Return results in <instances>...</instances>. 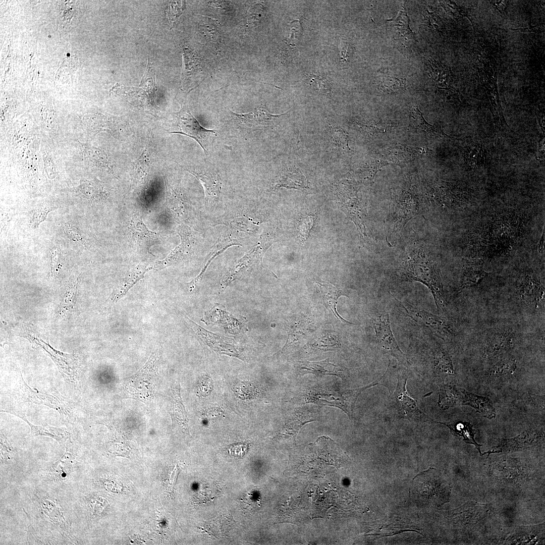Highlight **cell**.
Returning <instances> with one entry per match:
<instances>
[{"label": "cell", "instance_id": "6da1fadb", "mask_svg": "<svg viewBox=\"0 0 545 545\" xmlns=\"http://www.w3.org/2000/svg\"><path fill=\"white\" fill-rule=\"evenodd\" d=\"M401 269L404 280L422 283L432 293L438 309L445 310L446 302L439 271L424 250L418 248L408 252Z\"/></svg>", "mask_w": 545, "mask_h": 545}, {"label": "cell", "instance_id": "ffe728a7", "mask_svg": "<svg viewBox=\"0 0 545 545\" xmlns=\"http://www.w3.org/2000/svg\"><path fill=\"white\" fill-rule=\"evenodd\" d=\"M319 291L321 294L323 304L326 308L331 311L334 316L344 323H351L346 320L337 312L336 306L338 298L342 296H346L342 290L332 284L317 282Z\"/></svg>", "mask_w": 545, "mask_h": 545}, {"label": "cell", "instance_id": "7c38bea8", "mask_svg": "<svg viewBox=\"0 0 545 545\" xmlns=\"http://www.w3.org/2000/svg\"><path fill=\"white\" fill-rule=\"evenodd\" d=\"M455 405H468L477 412L491 419L495 417V411L490 400L486 397L470 393L463 389L457 388Z\"/></svg>", "mask_w": 545, "mask_h": 545}, {"label": "cell", "instance_id": "7dc6e473", "mask_svg": "<svg viewBox=\"0 0 545 545\" xmlns=\"http://www.w3.org/2000/svg\"><path fill=\"white\" fill-rule=\"evenodd\" d=\"M311 217L310 216L306 217L300 225L301 226L300 232L304 233L303 235H306L305 233H307L311 228L312 219Z\"/></svg>", "mask_w": 545, "mask_h": 545}, {"label": "cell", "instance_id": "8d00e7d4", "mask_svg": "<svg viewBox=\"0 0 545 545\" xmlns=\"http://www.w3.org/2000/svg\"><path fill=\"white\" fill-rule=\"evenodd\" d=\"M87 156L96 165L110 169L106 154L101 150L88 144H83Z\"/></svg>", "mask_w": 545, "mask_h": 545}, {"label": "cell", "instance_id": "52a82bcc", "mask_svg": "<svg viewBox=\"0 0 545 545\" xmlns=\"http://www.w3.org/2000/svg\"><path fill=\"white\" fill-rule=\"evenodd\" d=\"M375 336L380 348L404 365L408 361L400 349L391 330L388 312L380 313L372 319Z\"/></svg>", "mask_w": 545, "mask_h": 545}, {"label": "cell", "instance_id": "3957f363", "mask_svg": "<svg viewBox=\"0 0 545 545\" xmlns=\"http://www.w3.org/2000/svg\"><path fill=\"white\" fill-rule=\"evenodd\" d=\"M157 361V353H152L144 365L126 380L125 390L132 398L143 402L153 398L158 379Z\"/></svg>", "mask_w": 545, "mask_h": 545}, {"label": "cell", "instance_id": "8992f818", "mask_svg": "<svg viewBox=\"0 0 545 545\" xmlns=\"http://www.w3.org/2000/svg\"><path fill=\"white\" fill-rule=\"evenodd\" d=\"M122 92L131 104L155 114L158 108L155 103L157 86L153 63L148 60L147 68L138 87H123Z\"/></svg>", "mask_w": 545, "mask_h": 545}, {"label": "cell", "instance_id": "603a6c76", "mask_svg": "<svg viewBox=\"0 0 545 545\" xmlns=\"http://www.w3.org/2000/svg\"><path fill=\"white\" fill-rule=\"evenodd\" d=\"M19 416L26 422L31 428V433L33 436L44 435L56 440L60 445H64L69 438L70 435L67 430L64 428L56 427L45 424L41 426L34 425L29 422L25 416L17 412L14 414Z\"/></svg>", "mask_w": 545, "mask_h": 545}, {"label": "cell", "instance_id": "e575fe53", "mask_svg": "<svg viewBox=\"0 0 545 545\" xmlns=\"http://www.w3.org/2000/svg\"><path fill=\"white\" fill-rule=\"evenodd\" d=\"M434 363L435 369L438 371L450 374H454L453 366L448 354L439 346H437L434 350Z\"/></svg>", "mask_w": 545, "mask_h": 545}, {"label": "cell", "instance_id": "d6a6232c", "mask_svg": "<svg viewBox=\"0 0 545 545\" xmlns=\"http://www.w3.org/2000/svg\"><path fill=\"white\" fill-rule=\"evenodd\" d=\"M391 25L397 35L413 37V34L409 27V18L405 6H402L398 16L395 19L392 20Z\"/></svg>", "mask_w": 545, "mask_h": 545}, {"label": "cell", "instance_id": "e0dca14e", "mask_svg": "<svg viewBox=\"0 0 545 545\" xmlns=\"http://www.w3.org/2000/svg\"><path fill=\"white\" fill-rule=\"evenodd\" d=\"M39 507L47 520L58 526L68 537H73L71 529L66 521L61 508L56 502L47 498L41 499Z\"/></svg>", "mask_w": 545, "mask_h": 545}, {"label": "cell", "instance_id": "44dd1931", "mask_svg": "<svg viewBox=\"0 0 545 545\" xmlns=\"http://www.w3.org/2000/svg\"><path fill=\"white\" fill-rule=\"evenodd\" d=\"M276 188L302 189L307 187L305 176L295 167H289L284 170L280 174Z\"/></svg>", "mask_w": 545, "mask_h": 545}, {"label": "cell", "instance_id": "ee69618b", "mask_svg": "<svg viewBox=\"0 0 545 545\" xmlns=\"http://www.w3.org/2000/svg\"><path fill=\"white\" fill-rule=\"evenodd\" d=\"M49 256L50 259L51 272L52 275L59 268V261L61 256L60 250L57 246H54L50 250Z\"/></svg>", "mask_w": 545, "mask_h": 545}, {"label": "cell", "instance_id": "9a60e30c", "mask_svg": "<svg viewBox=\"0 0 545 545\" xmlns=\"http://www.w3.org/2000/svg\"><path fill=\"white\" fill-rule=\"evenodd\" d=\"M406 382L407 378H398L395 398L398 404L401 406V412L404 416L409 418L421 419L424 414L417 407L415 401L408 396L406 390Z\"/></svg>", "mask_w": 545, "mask_h": 545}, {"label": "cell", "instance_id": "836d02e7", "mask_svg": "<svg viewBox=\"0 0 545 545\" xmlns=\"http://www.w3.org/2000/svg\"><path fill=\"white\" fill-rule=\"evenodd\" d=\"M74 462L73 456L69 452L65 454L51 467L53 476L59 480H64L67 477Z\"/></svg>", "mask_w": 545, "mask_h": 545}, {"label": "cell", "instance_id": "5bb4252c", "mask_svg": "<svg viewBox=\"0 0 545 545\" xmlns=\"http://www.w3.org/2000/svg\"><path fill=\"white\" fill-rule=\"evenodd\" d=\"M21 382V387L23 393L22 396L25 400L36 404L45 405L57 410L61 413L64 412L65 414L68 415L66 412L67 411L69 412V410L67 406L61 400L47 394L32 390L22 377Z\"/></svg>", "mask_w": 545, "mask_h": 545}, {"label": "cell", "instance_id": "f546056e", "mask_svg": "<svg viewBox=\"0 0 545 545\" xmlns=\"http://www.w3.org/2000/svg\"><path fill=\"white\" fill-rule=\"evenodd\" d=\"M443 424H446L455 433L462 437L463 441L466 443L473 445L479 451L480 455H483L480 450L481 445L478 444L475 441L474 439L475 429L469 422H457L453 423H445Z\"/></svg>", "mask_w": 545, "mask_h": 545}, {"label": "cell", "instance_id": "d4e9b609", "mask_svg": "<svg viewBox=\"0 0 545 545\" xmlns=\"http://www.w3.org/2000/svg\"><path fill=\"white\" fill-rule=\"evenodd\" d=\"M519 290L521 300L528 305L536 306L544 299L542 287L530 278L521 285Z\"/></svg>", "mask_w": 545, "mask_h": 545}, {"label": "cell", "instance_id": "8fae6325", "mask_svg": "<svg viewBox=\"0 0 545 545\" xmlns=\"http://www.w3.org/2000/svg\"><path fill=\"white\" fill-rule=\"evenodd\" d=\"M287 113L271 114L267 110L265 103L260 104L253 111L247 113L237 114L231 111L232 116L241 128L253 131L274 125L276 119Z\"/></svg>", "mask_w": 545, "mask_h": 545}, {"label": "cell", "instance_id": "74e56055", "mask_svg": "<svg viewBox=\"0 0 545 545\" xmlns=\"http://www.w3.org/2000/svg\"><path fill=\"white\" fill-rule=\"evenodd\" d=\"M149 143L147 144L145 149L139 158L137 159L135 167V173L136 178L139 181L148 174L150 162Z\"/></svg>", "mask_w": 545, "mask_h": 545}, {"label": "cell", "instance_id": "ac0fdd59", "mask_svg": "<svg viewBox=\"0 0 545 545\" xmlns=\"http://www.w3.org/2000/svg\"><path fill=\"white\" fill-rule=\"evenodd\" d=\"M170 400L171 411L169 413L173 423H176L182 429L188 432V420L182 402L180 387L178 382L174 383L171 387Z\"/></svg>", "mask_w": 545, "mask_h": 545}, {"label": "cell", "instance_id": "4316f807", "mask_svg": "<svg viewBox=\"0 0 545 545\" xmlns=\"http://www.w3.org/2000/svg\"><path fill=\"white\" fill-rule=\"evenodd\" d=\"M410 118L412 127L418 131L428 134L437 135L441 137L446 135L440 127L431 125L425 121L417 106L412 108Z\"/></svg>", "mask_w": 545, "mask_h": 545}, {"label": "cell", "instance_id": "7bdbcfd3", "mask_svg": "<svg viewBox=\"0 0 545 545\" xmlns=\"http://www.w3.org/2000/svg\"><path fill=\"white\" fill-rule=\"evenodd\" d=\"M63 229L69 238L75 242L86 244V241L79 230L75 227L69 223H64Z\"/></svg>", "mask_w": 545, "mask_h": 545}, {"label": "cell", "instance_id": "5b68a950", "mask_svg": "<svg viewBox=\"0 0 545 545\" xmlns=\"http://www.w3.org/2000/svg\"><path fill=\"white\" fill-rule=\"evenodd\" d=\"M395 299L418 326L444 340H450L456 336L455 328L449 319Z\"/></svg>", "mask_w": 545, "mask_h": 545}, {"label": "cell", "instance_id": "4fadbf2b", "mask_svg": "<svg viewBox=\"0 0 545 545\" xmlns=\"http://www.w3.org/2000/svg\"><path fill=\"white\" fill-rule=\"evenodd\" d=\"M416 199L408 192L403 193L395 204L394 232H398L412 218L417 210Z\"/></svg>", "mask_w": 545, "mask_h": 545}, {"label": "cell", "instance_id": "4dcf8cb0", "mask_svg": "<svg viewBox=\"0 0 545 545\" xmlns=\"http://www.w3.org/2000/svg\"><path fill=\"white\" fill-rule=\"evenodd\" d=\"M129 228L138 239L146 242L151 243L158 238L159 234L149 230L138 215L133 217L130 221Z\"/></svg>", "mask_w": 545, "mask_h": 545}, {"label": "cell", "instance_id": "60d3db41", "mask_svg": "<svg viewBox=\"0 0 545 545\" xmlns=\"http://www.w3.org/2000/svg\"><path fill=\"white\" fill-rule=\"evenodd\" d=\"M331 134L333 140L336 145L344 149L349 148V138L347 132L335 127L331 128Z\"/></svg>", "mask_w": 545, "mask_h": 545}, {"label": "cell", "instance_id": "2e32d148", "mask_svg": "<svg viewBox=\"0 0 545 545\" xmlns=\"http://www.w3.org/2000/svg\"><path fill=\"white\" fill-rule=\"evenodd\" d=\"M298 368L302 375L308 373L316 376L330 375L342 377L344 375L342 368L332 363L329 359L317 362L299 361Z\"/></svg>", "mask_w": 545, "mask_h": 545}, {"label": "cell", "instance_id": "f6af8a7d", "mask_svg": "<svg viewBox=\"0 0 545 545\" xmlns=\"http://www.w3.org/2000/svg\"><path fill=\"white\" fill-rule=\"evenodd\" d=\"M178 7V3H172L168 8V16L170 21H175L181 13V10H176Z\"/></svg>", "mask_w": 545, "mask_h": 545}, {"label": "cell", "instance_id": "9c48e42d", "mask_svg": "<svg viewBox=\"0 0 545 545\" xmlns=\"http://www.w3.org/2000/svg\"><path fill=\"white\" fill-rule=\"evenodd\" d=\"M187 324L194 332L200 342L215 352L238 357L232 339L224 337L208 331L185 316Z\"/></svg>", "mask_w": 545, "mask_h": 545}, {"label": "cell", "instance_id": "ab89813d", "mask_svg": "<svg viewBox=\"0 0 545 545\" xmlns=\"http://www.w3.org/2000/svg\"><path fill=\"white\" fill-rule=\"evenodd\" d=\"M381 87L384 91L388 93L395 92L404 90L405 82L404 80L397 78H388L382 82Z\"/></svg>", "mask_w": 545, "mask_h": 545}, {"label": "cell", "instance_id": "f35d334b", "mask_svg": "<svg viewBox=\"0 0 545 545\" xmlns=\"http://www.w3.org/2000/svg\"><path fill=\"white\" fill-rule=\"evenodd\" d=\"M53 209L45 205L37 206L33 210L30 217V227L33 229L38 227L41 223L46 220L48 213Z\"/></svg>", "mask_w": 545, "mask_h": 545}, {"label": "cell", "instance_id": "cb8c5ba5", "mask_svg": "<svg viewBox=\"0 0 545 545\" xmlns=\"http://www.w3.org/2000/svg\"><path fill=\"white\" fill-rule=\"evenodd\" d=\"M517 368V363L514 358H501L488 370L487 376L495 380L506 379L515 373Z\"/></svg>", "mask_w": 545, "mask_h": 545}, {"label": "cell", "instance_id": "bcb514c9", "mask_svg": "<svg viewBox=\"0 0 545 545\" xmlns=\"http://www.w3.org/2000/svg\"><path fill=\"white\" fill-rule=\"evenodd\" d=\"M1 449L2 459L3 458V460L9 459L11 449L9 445L2 436L1 438Z\"/></svg>", "mask_w": 545, "mask_h": 545}, {"label": "cell", "instance_id": "b9f144b4", "mask_svg": "<svg viewBox=\"0 0 545 545\" xmlns=\"http://www.w3.org/2000/svg\"><path fill=\"white\" fill-rule=\"evenodd\" d=\"M310 84L319 92L325 94H330L332 86L325 78L317 75H313L310 79Z\"/></svg>", "mask_w": 545, "mask_h": 545}, {"label": "cell", "instance_id": "30bf717a", "mask_svg": "<svg viewBox=\"0 0 545 545\" xmlns=\"http://www.w3.org/2000/svg\"><path fill=\"white\" fill-rule=\"evenodd\" d=\"M178 232L181 237V243L164 259L155 262L152 269L159 270L176 264L192 253L194 246V237L191 230L185 225H180Z\"/></svg>", "mask_w": 545, "mask_h": 545}, {"label": "cell", "instance_id": "83f0119b", "mask_svg": "<svg viewBox=\"0 0 545 545\" xmlns=\"http://www.w3.org/2000/svg\"><path fill=\"white\" fill-rule=\"evenodd\" d=\"M112 117L107 118L105 116H91L86 120V126L90 131L94 132L96 134L100 131H106L112 133L119 130L118 126V122Z\"/></svg>", "mask_w": 545, "mask_h": 545}, {"label": "cell", "instance_id": "d6986e66", "mask_svg": "<svg viewBox=\"0 0 545 545\" xmlns=\"http://www.w3.org/2000/svg\"><path fill=\"white\" fill-rule=\"evenodd\" d=\"M187 170L194 175L203 186L207 201L213 202L217 200L222 188V183L217 175L211 172L203 173Z\"/></svg>", "mask_w": 545, "mask_h": 545}, {"label": "cell", "instance_id": "7a4b0ae2", "mask_svg": "<svg viewBox=\"0 0 545 545\" xmlns=\"http://www.w3.org/2000/svg\"><path fill=\"white\" fill-rule=\"evenodd\" d=\"M378 384L377 382L365 387L353 390H341L333 386L315 387L306 394L305 401L316 404L320 407L329 406L337 407L351 417L356 400L361 392Z\"/></svg>", "mask_w": 545, "mask_h": 545}, {"label": "cell", "instance_id": "ba28073f", "mask_svg": "<svg viewBox=\"0 0 545 545\" xmlns=\"http://www.w3.org/2000/svg\"><path fill=\"white\" fill-rule=\"evenodd\" d=\"M515 334L511 330L495 328L487 332L485 338L483 357L489 361L502 358L513 347Z\"/></svg>", "mask_w": 545, "mask_h": 545}, {"label": "cell", "instance_id": "f1b7e54d", "mask_svg": "<svg viewBox=\"0 0 545 545\" xmlns=\"http://www.w3.org/2000/svg\"><path fill=\"white\" fill-rule=\"evenodd\" d=\"M485 156V149L481 144L471 143L465 149V164L471 169L478 168L484 164Z\"/></svg>", "mask_w": 545, "mask_h": 545}, {"label": "cell", "instance_id": "c3c4849f", "mask_svg": "<svg viewBox=\"0 0 545 545\" xmlns=\"http://www.w3.org/2000/svg\"><path fill=\"white\" fill-rule=\"evenodd\" d=\"M544 137H543V138H542L539 142L538 156L539 157V160H541V159H543V155L544 154Z\"/></svg>", "mask_w": 545, "mask_h": 545}, {"label": "cell", "instance_id": "1f68e13d", "mask_svg": "<svg viewBox=\"0 0 545 545\" xmlns=\"http://www.w3.org/2000/svg\"><path fill=\"white\" fill-rule=\"evenodd\" d=\"M389 158L396 162H406L413 160L418 154H421V149L418 151L411 147L405 145H399L392 147L388 150Z\"/></svg>", "mask_w": 545, "mask_h": 545}, {"label": "cell", "instance_id": "7402d4cb", "mask_svg": "<svg viewBox=\"0 0 545 545\" xmlns=\"http://www.w3.org/2000/svg\"><path fill=\"white\" fill-rule=\"evenodd\" d=\"M152 269L151 265L140 266L133 270L117 286L112 294V300L117 301L139 281L144 278V274Z\"/></svg>", "mask_w": 545, "mask_h": 545}, {"label": "cell", "instance_id": "484cf974", "mask_svg": "<svg viewBox=\"0 0 545 545\" xmlns=\"http://www.w3.org/2000/svg\"><path fill=\"white\" fill-rule=\"evenodd\" d=\"M315 420L314 417L307 411H297L294 412L287 420L282 433L285 436H294L299 432L300 428L306 423Z\"/></svg>", "mask_w": 545, "mask_h": 545}, {"label": "cell", "instance_id": "d590c367", "mask_svg": "<svg viewBox=\"0 0 545 545\" xmlns=\"http://www.w3.org/2000/svg\"><path fill=\"white\" fill-rule=\"evenodd\" d=\"M486 273L481 269L469 266L466 268L461 281V287L466 288L477 284Z\"/></svg>", "mask_w": 545, "mask_h": 545}, {"label": "cell", "instance_id": "681fc988", "mask_svg": "<svg viewBox=\"0 0 545 545\" xmlns=\"http://www.w3.org/2000/svg\"><path fill=\"white\" fill-rule=\"evenodd\" d=\"M348 46L347 44H343L342 46V48L341 49V57H342V58H343V59H346V57H347L346 53H348V51H347V50H348Z\"/></svg>", "mask_w": 545, "mask_h": 545}, {"label": "cell", "instance_id": "277c9868", "mask_svg": "<svg viewBox=\"0 0 545 545\" xmlns=\"http://www.w3.org/2000/svg\"><path fill=\"white\" fill-rule=\"evenodd\" d=\"M181 108L174 113L176 130L171 133L181 134L195 140L207 155L212 147L217 132L202 127L191 114L185 102L180 101Z\"/></svg>", "mask_w": 545, "mask_h": 545}]
</instances>
